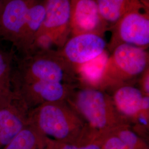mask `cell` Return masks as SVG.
I'll use <instances>...</instances> for the list:
<instances>
[{
  "label": "cell",
  "mask_w": 149,
  "mask_h": 149,
  "mask_svg": "<svg viewBox=\"0 0 149 149\" xmlns=\"http://www.w3.org/2000/svg\"><path fill=\"white\" fill-rule=\"evenodd\" d=\"M73 106L85 120L86 125L95 130L113 131L128 125V119L118 112L112 98L101 91H79L73 99Z\"/></svg>",
  "instance_id": "obj_1"
},
{
  "label": "cell",
  "mask_w": 149,
  "mask_h": 149,
  "mask_svg": "<svg viewBox=\"0 0 149 149\" xmlns=\"http://www.w3.org/2000/svg\"><path fill=\"white\" fill-rule=\"evenodd\" d=\"M28 122L43 135L64 140L85 127L80 116L63 102H45L29 111Z\"/></svg>",
  "instance_id": "obj_2"
},
{
  "label": "cell",
  "mask_w": 149,
  "mask_h": 149,
  "mask_svg": "<svg viewBox=\"0 0 149 149\" xmlns=\"http://www.w3.org/2000/svg\"><path fill=\"white\" fill-rule=\"evenodd\" d=\"M66 76L62 63L49 51L40 52L23 60L12 74L11 82L14 85L36 81L63 83Z\"/></svg>",
  "instance_id": "obj_3"
},
{
  "label": "cell",
  "mask_w": 149,
  "mask_h": 149,
  "mask_svg": "<svg viewBox=\"0 0 149 149\" xmlns=\"http://www.w3.org/2000/svg\"><path fill=\"white\" fill-rule=\"evenodd\" d=\"M28 107L11 87L0 99V149H3L28 122Z\"/></svg>",
  "instance_id": "obj_4"
},
{
  "label": "cell",
  "mask_w": 149,
  "mask_h": 149,
  "mask_svg": "<svg viewBox=\"0 0 149 149\" xmlns=\"http://www.w3.org/2000/svg\"><path fill=\"white\" fill-rule=\"evenodd\" d=\"M148 62V54L144 48L125 43L118 44L108 58L103 78L107 75L120 79L133 78L146 70Z\"/></svg>",
  "instance_id": "obj_5"
},
{
  "label": "cell",
  "mask_w": 149,
  "mask_h": 149,
  "mask_svg": "<svg viewBox=\"0 0 149 149\" xmlns=\"http://www.w3.org/2000/svg\"><path fill=\"white\" fill-rule=\"evenodd\" d=\"M33 0H2L0 4V37L21 50L27 13Z\"/></svg>",
  "instance_id": "obj_6"
},
{
  "label": "cell",
  "mask_w": 149,
  "mask_h": 149,
  "mask_svg": "<svg viewBox=\"0 0 149 149\" xmlns=\"http://www.w3.org/2000/svg\"><path fill=\"white\" fill-rule=\"evenodd\" d=\"M45 18L36 38L45 36L54 44L61 43L70 32V0H45Z\"/></svg>",
  "instance_id": "obj_7"
},
{
  "label": "cell",
  "mask_w": 149,
  "mask_h": 149,
  "mask_svg": "<svg viewBox=\"0 0 149 149\" xmlns=\"http://www.w3.org/2000/svg\"><path fill=\"white\" fill-rule=\"evenodd\" d=\"M106 42L100 34L85 33L72 36L65 44L64 57L78 65L95 59L105 52Z\"/></svg>",
  "instance_id": "obj_8"
},
{
  "label": "cell",
  "mask_w": 149,
  "mask_h": 149,
  "mask_svg": "<svg viewBox=\"0 0 149 149\" xmlns=\"http://www.w3.org/2000/svg\"><path fill=\"white\" fill-rule=\"evenodd\" d=\"M116 24V35L120 42L119 44L125 43L143 48L149 45V16L140 13L139 8L128 12Z\"/></svg>",
  "instance_id": "obj_9"
},
{
  "label": "cell",
  "mask_w": 149,
  "mask_h": 149,
  "mask_svg": "<svg viewBox=\"0 0 149 149\" xmlns=\"http://www.w3.org/2000/svg\"><path fill=\"white\" fill-rule=\"evenodd\" d=\"M70 28L73 36L85 33L100 34L106 23L100 16L96 0H70Z\"/></svg>",
  "instance_id": "obj_10"
},
{
  "label": "cell",
  "mask_w": 149,
  "mask_h": 149,
  "mask_svg": "<svg viewBox=\"0 0 149 149\" xmlns=\"http://www.w3.org/2000/svg\"><path fill=\"white\" fill-rule=\"evenodd\" d=\"M14 86L12 90L21 97L28 108L32 104L63 102L68 96V88L61 82L36 81Z\"/></svg>",
  "instance_id": "obj_11"
},
{
  "label": "cell",
  "mask_w": 149,
  "mask_h": 149,
  "mask_svg": "<svg viewBox=\"0 0 149 149\" xmlns=\"http://www.w3.org/2000/svg\"><path fill=\"white\" fill-rule=\"evenodd\" d=\"M112 100L123 117L137 119L142 111H149V96L132 86H123L115 91Z\"/></svg>",
  "instance_id": "obj_12"
},
{
  "label": "cell",
  "mask_w": 149,
  "mask_h": 149,
  "mask_svg": "<svg viewBox=\"0 0 149 149\" xmlns=\"http://www.w3.org/2000/svg\"><path fill=\"white\" fill-rule=\"evenodd\" d=\"M45 16V0H33L27 13L21 51L27 54L31 53L38 33L43 24Z\"/></svg>",
  "instance_id": "obj_13"
},
{
  "label": "cell",
  "mask_w": 149,
  "mask_h": 149,
  "mask_svg": "<svg viewBox=\"0 0 149 149\" xmlns=\"http://www.w3.org/2000/svg\"><path fill=\"white\" fill-rule=\"evenodd\" d=\"M102 19L116 24L128 12L140 7L138 0H96Z\"/></svg>",
  "instance_id": "obj_14"
},
{
  "label": "cell",
  "mask_w": 149,
  "mask_h": 149,
  "mask_svg": "<svg viewBox=\"0 0 149 149\" xmlns=\"http://www.w3.org/2000/svg\"><path fill=\"white\" fill-rule=\"evenodd\" d=\"M43 135L28 122L27 125L3 149H37Z\"/></svg>",
  "instance_id": "obj_15"
},
{
  "label": "cell",
  "mask_w": 149,
  "mask_h": 149,
  "mask_svg": "<svg viewBox=\"0 0 149 149\" xmlns=\"http://www.w3.org/2000/svg\"><path fill=\"white\" fill-rule=\"evenodd\" d=\"M108 58L104 52L95 59L80 65L81 74L91 84H98L102 80Z\"/></svg>",
  "instance_id": "obj_16"
},
{
  "label": "cell",
  "mask_w": 149,
  "mask_h": 149,
  "mask_svg": "<svg viewBox=\"0 0 149 149\" xmlns=\"http://www.w3.org/2000/svg\"><path fill=\"white\" fill-rule=\"evenodd\" d=\"M12 62V55L0 47V83L11 84Z\"/></svg>",
  "instance_id": "obj_17"
},
{
  "label": "cell",
  "mask_w": 149,
  "mask_h": 149,
  "mask_svg": "<svg viewBox=\"0 0 149 149\" xmlns=\"http://www.w3.org/2000/svg\"><path fill=\"white\" fill-rule=\"evenodd\" d=\"M103 149H135L125 144L116 135L107 139L105 141Z\"/></svg>",
  "instance_id": "obj_18"
},
{
  "label": "cell",
  "mask_w": 149,
  "mask_h": 149,
  "mask_svg": "<svg viewBox=\"0 0 149 149\" xmlns=\"http://www.w3.org/2000/svg\"><path fill=\"white\" fill-rule=\"evenodd\" d=\"M61 149H101L97 145L94 144H88L83 146H77L73 145L67 144L64 145Z\"/></svg>",
  "instance_id": "obj_19"
},
{
  "label": "cell",
  "mask_w": 149,
  "mask_h": 149,
  "mask_svg": "<svg viewBox=\"0 0 149 149\" xmlns=\"http://www.w3.org/2000/svg\"><path fill=\"white\" fill-rule=\"evenodd\" d=\"M149 72L148 74H146L143 81V90L145 92L146 96H149Z\"/></svg>",
  "instance_id": "obj_20"
},
{
  "label": "cell",
  "mask_w": 149,
  "mask_h": 149,
  "mask_svg": "<svg viewBox=\"0 0 149 149\" xmlns=\"http://www.w3.org/2000/svg\"><path fill=\"white\" fill-rule=\"evenodd\" d=\"M10 87H11V84H6L0 83V99L6 91L9 88H10Z\"/></svg>",
  "instance_id": "obj_21"
},
{
  "label": "cell",
  "mask_w": 149,
  "mask_h": 149,
  "mask_svg": "<svg viewBox=\"0 0 149 149\" xmlns=\"http://www.w3.org/2000/svg\"><path fill=\"white\" fill-rule=\"evenodd\" d=\"M1 1H2V0H0V4H1Z\"/></svg>",
  "instance_id": "obj_22"
}]
</instances>
